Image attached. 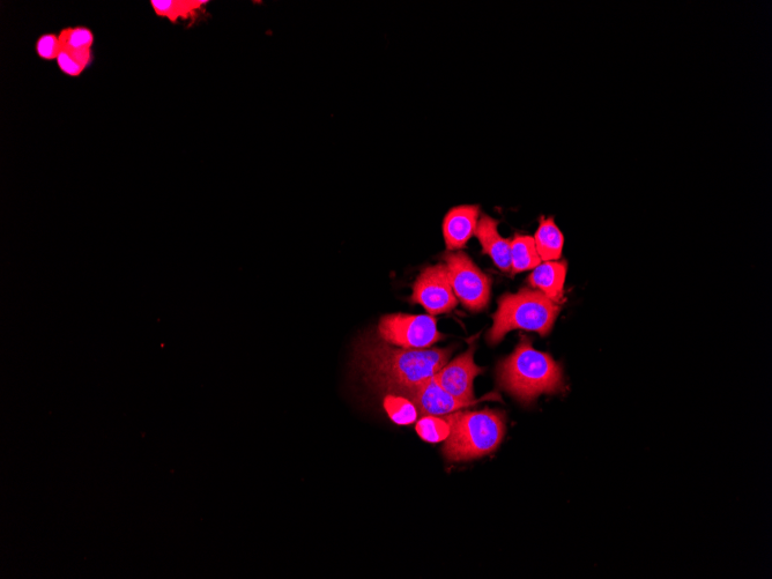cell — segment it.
Wrapping results in <instances>:
<instances>
[{
    "instance_id": "obj_1",
    "label": "cell",
    "mask_w": 772,
    "mask_h": 579,
    "mask_svg": "<svg viewBox=\"0 0 772 579\" xmlns=\"http://www.w3.org/2000/svg\"><path fill=\"white\" fill-rule=\"evenodd\" d=\"M454 348L408 350L368 334L356 346V365L378 392L389 393L435 376L447 365Z\"/></svg>"
},
{
    "instance_id": "obj_2",
    "label": "cell",
    "mask_w": 772,
    "mask_h": 579,
    "mask_svg": "<svg viewBox=\"0 0 772 579\" xmlns=\"http://www.w3.org/2000/svg\"><path fill=\"white\" fill-rule=\"evenodd\" d=\"M499 384L523 404L544 393L563 390V374L551 355L534 350L530 339L522 338L514 353L497 370Z\"/></svg>"
},
{
    "instance_id": "obj_3",
    "label": "cell",
    "mask_w": 772,
    "mask_h": 579,
    "mask_svg": "<svg viewBox=\"0 0 772 579\" xmlns=\"http://www.w3.org/2000/svg\"><path fill=\"white\" fill-rule=\"evenodd\" d=\"M447 417L451 432L443 454L452 462H466L492 454L506 435V417L499 411L456 412Z\"/></svg>"
},
{
    "instance_id": "obj_4",
    "label": "cell",
    "mask_w": 772,
    "mask_h": 579,
    "mask_svg": "<svg viewBox=\"0 0 772 579\" xmlns=\"http://www.w3.org/2000/svg\"><path fill=\"white\" fill-rule=\"evenodd\" d=\"M560 311L558 303L532 289L525 288L516 294L503 295L493 317V328L488 332V343L499 344L512 330L534 331L546 337L551 333Z\"/></svg>"
},
{
    "instance_id": "obj_5",
    "label": "cell",
    "mask_w": 772,
    "mask_h": 579,
    "mask_svg": "<svg viewBox=\"0 0 772 579\" xmlns=\"http://www.w3.org/2000/svg\"><path fill=\"white\" fill-rule=\"evenodd\" d=\"M451 287L466 309L484 310L491 300V278L482 272L463 251H449L443 256Z\"/></svg>"
},
{
    "instance_id": "obj_6",
    "label": "cell",
    "mask_w": 772,
    "mask_h": 579,
    "mask_svg": "<svg viewBox=\"0 0 772 579\" xmlns=\"http://www.w3.org/2000/svg\"><path fill=\"white\" fill-rule=\"evenodd\" d=\"M377 330L385 343L408 350H427L443 339L432 315H386Z\"/></svg>"
},
{
    "instance_id": "obj_7",
    "label": "cell",
    "mask_w": 772,
    "mask_h": 579,
    "mask_svg": "<svg viewBox=\"0 0 772 579\" xmlns=\"http://www.w3.org/2000/svg\"><path fill=\"white\" fill-rule=\"evenodd\" d=\"M411 300L421 304L432 316L454 310L458 300L451 287L447 265L426 267L414 282Z\"/></svg>"
},
{
    "instance_id": "obj_8",
    "label": "cell",
    "mask_w": 772,
    "mask_h": 579,
    "mask_svg": "<svg viewBox=\"0 0 772 579\" xmlns=\"http://www.w3.org/2000/svg\"><path fill=\"white\" fill-rule=\"evenodd\" d=\"M386 395H398L410 399L418 408L420 417H443L473 404L462 402L445 391L435 376L418 384L393 389Z\"/></svg>"
},
{
    "instance_id": "obj_9",
    "label": "cell",
    "mask_w": 772,
    "mask_h": 579,
    "mask_svg": "<svg viewBox=\"0 0 772 579\" xmlns=\"http://www.w3.org/2000/svg\"><path fill=\"white\" fill-rule=\"evenodd\" d=\"M475 346H471L464 354L458 356L454 361L447 363L435 375L436 381L450 395L462 400V402L475 404L473 382L484 371L475 365L473 355Z\"/></svg>"
},
{
    "instance_id": "obj_10",
    "label": "cell",
    "mask_w": 772,
    "mask_h": 579,
    "mask_svg": "<svg viewBox=\"0 0 772 579\" xmlns=\"http://www.w3.org/2000/svg\"><path fill=\"white\" fill-rule=\"evenodd\" d=\"M480 209L477 205H462L451 209L443 220V236L449 251L466 246L477 230Z\"/></svg>"
},
{
    "instance_id": "obj_11",
    "label": "cell",
    "mask_w": 772,
    "mask_h": 579,
    "mask_svg": "<svg viewBox=\"0 0 772 579\" xmlns=\"http://www.w3.org/2000/svg\"><path fill=\"white\" fill-rule=\"evenodd\" d=\"M497 227L499 222L489 215H482L474 235L481 244L482 252L491 257L501 271L511 272L510 240L504 239Z\"/></svg>"
},
{
    "instance_id": "obj_12",
    "label": "cell",
    "mask_w": 772,
    "mask_h": 579,
    "mask_svg": "<svg viewBox=\"0 0 772 579\" xmlns=\"http://www.w3.org/2000/svg\"><path fill=\"white\" fill-rule=\"evenodd\" d=\"M59 54L69 56L85 71L92 65L94 55V34L91 29L85 26L68 27L62 29L58 34Z\"/></svg>"
},
{
    "instance_id": "obj_13",
    "label": "cell",
    "mask_w": 772,
    "mask_h": 579,
    "mask_svg": "<svg viewBox=\"0 0 772 579\" xmlns=\"http://www.w3.org/2000/svg\"><path fill=\"white\" fill-rule=\"evenodd\" d=\"M529 284L547 296L555 303L563 300L564 281H566L568 264L563 262H544L532 270Z\"/></svg>"
},
{
    "instance_id": "obj_14",
    "label": "cell",
    "mask_w": 772,
    "mask_h": 579,
    "mask_svg": "<svg viewBox=\"0 0 772 579\" xmlns=\"http://www.w3.org/2000/svg\"><path fill=\"white\" fill-rule=\"evenodd\" d=\"M533 239L536 242L541 262L559 261L562 256L564 236L553 218L543 217L540 219L539 227Z\"/></svg>"
},
{
    "instance_id": "obj_15",
    "label": "cell",
    "mask_w": 772,
    "mask_h": 579,
    "mask_svg": "<svg viewBox=\"0 0 772 579\" xmlns=\"http://www.w3.org/2000/svg\"><path fill=\"white\" fill-rule=\"evenodd\" d=\"M209 2H202V0H166V2H160V0H152L151 6L155 14L159 18L167 19L173 24L183 21H195L200 14L205 12L206 6Z\"/></svg>"
},
{
    "instance_id": "obj_16",
    "label": "cell",
    "mask_w": 772,
    "mask_h": 579,
    "mask_svg": "<svg viewBox=\"0 0 772 579\" xmlns=\"http://www.w3.org/2000/svg\"><path fill=\"white\" fill-rule=\"evenodd\" d=\"M511 272L521 273L536 269L541 263L536 242L532 236L516 235L510 241Z\"/></svg>"
},
{
    "instance_id": "obj_17",
    "label": "cell",
    "mask_w": 772,
    "mask_h": 579,
    "mask_svg": "<svg viewBox=\"0 0 772 579\" xmlns=\"http://www.w3.org/2000/svg\"><path fill=\"white\" fill-rule=\"evenodd\" d=\"M384 408L390 419L400 426L412 425L420 417L418 408L403 396L386 395Z\"/></svg>"
},
{
    "instance_id": "obj_18",
    "label": "cell",
    "mask_w": 772,
    "mask_h": 579,
    "mask_svg": "<svg viewBox=\"0 0 772 579\" xmlns=\"http://www.w3.org/2000/svg\"><path fill=\"white\" fill-rule=\"evenodd\" d=\"M417 433L423 441L439 443L447 441L451 432V425L447 415L443 417H421L415 425Z\"/></svg>"
},
{
    "instance_id": "obj_19",
    "label": "cell",
    "mask_w": 772,
    "mask_h": 579,
    "mask_svg": "<svg viewBox=\"0 0 772 579\" xmlns=\"http://www.w3.org/2000/svg\"><path fill=\"white\" fill-rule=\"evenodd\" d=\"M36 54L43 61H57L61 46H59L58 35L53 33L43 34L36 41Z\"/></svg>"
},
{
    "instance_id": "obj_20",
    "label": "cell",
    "mask_w": 772,
    "mask_h": 579,
    "mask_svg": "<svg viewBox=\"0 0 772 579\" xmlns=\"http://www.w3.org/2000/svg\"><path fill=\"white\" fill-rule=\"evenodd\" d=\"M56 62L59 70H61V72L64 73L65 76L78 78L81 76V74L85 72V70L81 68L80 65L72 61V59L69 56H66L65 54H62V53L59 54Z\"/></svg>"
}]
</instances>
